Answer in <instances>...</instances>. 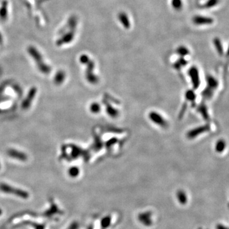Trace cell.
Listing matches in <instances>:
<instances>
[{"label":"cell","mask_w":229,"mask_h":229,"mask_svg":"<svg viewBox=\"0 0 229 229\" xmlns=\"http://www.w3.org/2000/svg\"><path fill=\"white\" fill-rule=\"evenodd\" d=\"M27 52L29 53V55L35 60V63L37 64L38 68L39 69V70L42 73L49 74L50 72V67L44 63L42 55L36 48L32 47V46H30L27 49Z\"/></svg>","instance_id":"1"},{"label":"cell","mask_w":229,"mask_h":229,"mask_svg":"<svg viewBox=\"0 0 229 229\" xmlns=\"http://www.w3.org/2000/svg\"><path fill=\"white\" fill-rule=\"evenodd\" d=\"M36 93H37L36 87H33L31 89H30L26 98H25L24 100L22 103L21 106L23 110H27L28 108H29V107L31 104L32 101H33V99Z\"/></svg>","instance_id":"2"},{"label":"cell","mask_w":229,"mask_h":229,"mask_svg":"<svg viewBox=\"0 0 229 229\" xmlns=\"http://www.w3.org/2000/svg\"><path fill=\"white\" fill-rule=\"evenodd\" d=\"M7 155L9 157L20 160V161H26L27 156L24 152L20 151L15 149H9L7 151Z\"/></svg>","instance_id":"3"},{"label":"cell","mask_w":229,"mask_h":229,"mask_svg":"<svg viewBox=\"0 0 229 229\" xmlns=\"http://www.w3.org/2000/svg\"><path fill=\"white\" fill-rule=\"evenodd\" d=\"M194 22L197 25L202 24H211L213 22V20L210 17H202V16H196L193 19Z\"/></svg>","instance_id":"4"},{"label":"cell","mask_w":229,"mask_h":229,"mask_svg":"<svg viewBox=\"0 0 229 229\" xmlns=\"http://www.w3.org/2000/svg\"><path fill=\"white\" fill-rule=\"evenodd\" d=\"M74 38V33L72 31L69 32L66 34H65L63 36L61 37L60 38L57 40V45H61L64 43H68L70 42H71Z\"/></svg>","instance_id":"5"},{"label":"cell","mask_w":229,"mask_h":229,"mask_svg":"<svg viewBox=\"0 0 229 229\" xmlns=\"http://www.w3.org/2000/svg\"><path fill=\"white\" fill-rule=\"evenodd\" d=\"M190 75L192 79V82L195 87L197 88L198 85H199V76H198L197 69L195 67L191 68V70H190Z\"/></svg>","instance_id":"6"},{"label":"cell","mask_w":229,"mask_h":229,"mask_svg":"<svg viewBox=\"0 0 229 229\" xmlns=\"http://www.w3.org/2000/svg\"><path fill=\"white\" fill-rule=\"evenodd\" d=\"M66 78V75L65 73L63 71H59L55 75L54 79H53V81H54L55 84L59 85L62 84L63 82L64 81Z\"/></svg>","instance_id":"7"},{"label":"cell","mask_w":229,"mask_h":229,"mask_svg":"<svg viewBox=\"0 0 229 229\" xmlns=\"http://www.w3.org/2000/svg\"><path fill=\"white\" fill-rule=\"evenodd\" d=\"M8 14V2L4 0L2 3V7L0 9V18L2 20H5L7 17Z\"/></svg>","instance_id":"8"},{"label":"cell","mask_w":229,"mask_h":229,"mask_svg":"<svg viewBox=\"0 0 229 229\" xmlns=\"http://www.w3.org/2000/svg\"><path fill=\"white\" fill-rule=\"evenodd\" d=\"M226 147V143L223 140H220L217 141L215 145V150L218 153H221L224 151Z\"/></svg>","instance_id":"9"},{"label":"cell","mask_w":229,"mask_h":229,"mask_svg":"<svg viewBox=\"0 0 229 229\" xmlns=\"http://www.w3.org/2000/svg\"><path fill=\"white\" fill-rule=\"evenodd\" d=\"M208 129H209L208 126H202V127H198V129L193 130L192 133H190V136L192 137L197 136L198 134H200L203 132L207 131Z\"/></svg>","instance_id":"10"},{"label":"cell","mask_w":229,"mask_h":229,"mask_svg":"<svg viewBox=\"0 0 229 229\" xmlns=\"http://www.w3.org/2000/svg\"><path fill=\"white\" fill-rule=\"evenodd\" d=\"M119 19H120V20L121 21V22L122 23V24H124V26L125 27H127V28L129 27L130 23L129 22L128 18L126 16L125 14H124V13H120L119 15Z\"/></svg>","instance_id":"11"},{"label":"cell","mask_w":229,"mask_h":229,"mask_svg":"<svg viewBox=\"0 0 229 229\" xmlns=\"http://www.w3.org/2000/svg\"><path fill=\"white\" fill-rule=\"evenodd\" d=\"M214 43H215L216 49L217 52H218L219 54H220V55L222 54L224 51H223L222 45H221V43L220 40L219 39H218V38H216V39H215V40H214Z\"/></svg>","instance_id":"12"},{"label":"cell","mask_w":229,"mask_h":229,"mask_svg":"<svg viewBox=\"0 0 229 229\" xmlns=\"http://www.w3.org/2000/svg\"><path fill=\"white\" fill-rule=\"evenodd\" d=\"M208 82L209 85L211 87H213V88L217 87V86H218V82H217V81L215 78H214L211 77V76H209V77H208Z\"/></svg>","instance_id":"13"},{"label":"cell","mask_w":229,"mask_h":229,"mask_svg":"<svg viewBox=\"0 0 229 229\" xmlns=\"http://www.w3.org/2000/svg\"><path fill=\"white\" fill-rule=\"evenodd\" d=\"M219 3V0H208L204 5L205 8H211L216 6Z\"/></svg>","instance_id":"14"},{"label":"cell","mask_w":229,"mask_h":229,"mask_svg":"<svg viewBox=\"0 0 229 229\" xmlns=\"http://www.w3.org/2000/svg\"><path fill=\"white\" fill-rule=\"evenodd\" d=\"M172 5L175 9H180L182 7L181 0H172Z\"/></svg>","instance_id":"15"},{"label":"cell","mask_w":229,"mask_h":229,"mask_svg":"<svg viewBox=\"0 0 229 229\" xmlns=\"http://www.w3.org/2000/svg\"><path fill=\"white\" fill-rule=\"evenodd\" d=\"M78 172H79V170L78 169V167H71L70 171H69V173H70V174L71 176H76L78 174Z\"/></svg>","instance_id":"16"},{"label":"cell","mask_w":229,"mask_h":229,"mask_svg":"<svg viewBox=\"0 0 229 229\" xmlns=\"http://www.w3.org/2000/svg\"><path fill=\"white\" fill-rule=\"evenodd\" d=\"M90 110L93 113H97L99 110V106L97 104H93L90 106Z\"/></svg>","instance_id":"17"},{"label":"cell","mask_w":229,"mask_h":229,"mask_svg":"<svg viewBox=\"0 0 229 229\" xmlns=\"http://www.w3.org/2000/svg\"><path fill=\"white\" fill-rule=\"evenodd\" d=\"M178 52L180 53V54L183 55V56L185 55V54H187V53H188L187 49L185 47H180L178 50Z\"/></svg>","instance_id":"18"},{"label":"cell","mask_w":229,"mask_h":229,"mask_svg":"<svg viewBox=\"0 0 229 229\" xmlns=\"http://www.w3.org/2000/svg\"><path fill=\"white\" fill-rule=\"evenodd\" d=\"M80 62L82 63H88V60H89V58L87 57V56H85V55H83L80 57Z\"/></svg>","instance_id":"19"},{"label":"cell","mask_w":229,"mask_h":229,"mask_svg":"<svg viewBox=\"0 0 229 229\" xmlns=\"http://www.w3.org/2000/svg\"><path fill=\"white\" fill-rule=\"evenodd\" d=\"M217 229H229V228H227L224 225H219L217 226Z\"/></svg>","instance_id":"20"},{"label":"cell","mask_w":229,"mask_h":229,"mask_svg":"<svg viewBox=\"0 0 229 229\" xmlns=\"http://www.w3.org/2000/svg\"><path fill=\"white\" fill-rule=\"evenodd\" d=\"M2 42H3V38H2L1 33H0V43H2Z\"/></svg>","instance_id":"21"},{"label":"cell","mask_w":229,"mask_h":229,"mask_svg":"<svg viewBox=\"0 0 229 229\" xmlns=\"http://www.w3.org/2000/svg\"><path fill=\"white\" fill-rule=\"evenodd\" d=\"M227 55L228 56H229V47H228V50H227Z\"/></svg>","instance_id":"22"},{"label":"cell","mask_w":229,"mask_h":229,"mask_svg":"<svg viewBox=\"0 0 229 229\" xmlns=\"http://www.w3.org/2000/svg\"><path fill=\"white\" fill-rule=\"evenodd\" d=\"M228 208H229V204H228Z\"/></svg>","instance_id":"23"}]
</instances>
